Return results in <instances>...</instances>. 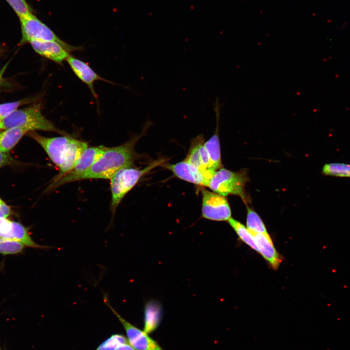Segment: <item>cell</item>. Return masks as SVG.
<instances>
[{"label": "cell", "instance_id": "obj_3", "mask_svg": "<svg viewBox=\"0 0 350 350\" xmlns=\"http://www.w3.org/2000/svg\"><path fill=\"white\" fill-rule=\"evenodd\" d=\"M166 160L156 159L143 169L132 166L124 167L111 176L109 179L111 193L110 210L113 217L123 197L135 187L140 178L156 167L163 165Z\"/></svg>", "mask_w": 350, "mask_h": 350}, {"label": "cell", "instance_id": "obj_20", "mask_svg": "<svg viewBox=\"0 0 350 350\" xmlns=\"http://www.w3.org/2000/svg\"><path fill=\"white\" fill-rule=\"evenodd\" d=\"M128 342L124 336L113 334L100 344L96 350H125Z\"/></svg>", "mask_w": 350, "mask_h": 350}, {"label": "cell", "instance_id": "obj_23", "mask_svg": "<svg viewBox=\"0 0 350 350\" xmlns=\"http://www.w3.org/2000/svg\"><path fill=\"white\" fill-rule=\"evenodd\" d=\"M19 18L33 13L26 0H5Z\"/></svg>", "mask_w": 350, "mask_h": 350}, {"label": "cell", "instance_id": "obj_22", "mask_svg": "<svg viewBox=\"0 0 350 350\" xmlns=\"http://www.w3.org/2000/svg\"><path fill=\"white\" fill-rule=\"evenodd\" d=\"M22 244L0 237V253L3 255L20 253L25 247Z\"/></svg>", "mask_w": 350, "mask_h": 350}, {"label": "cell", "instance_id": "obj_9", "mask_svg": "<svg viewBox=\"0 0 350 350\" xmlns=\"http://www.w3.org/2000/svg\"><path fill=\"white\" fill-rule=\"evenodd\" d=\"M103 300L122 325L127 340L135 350H164L144 331L140 330L124 319L111 305L106 293L103 295Z\"/></svg>", "mask_w": 350, "mask_h": 350}, {"label": "cell", "instance_id": "obj_11", "mask_svg": "<svg viewBox=\"0 0 350 350\" xmlns=\"http://www.w3.org/2000/svg\"><path fill=\"white\" fill-rule=\"evenodd\" d=\"M164 167L179 179L196 185L208 187L214 173L204 172L197 168L185 159L174 164H165Z\"/></svg>", "mask_w": 350, "mask_h": 350}, {"label": "cell", "instance_id": "obj_1", "mask_svg": "<svg viewBox=\"0 0 350 350\" xmlns=\"http://www.w3.org/2000/svg\"><path fill=\"white\" fill-rule=\"evenodd\" d=\"M152 123L148 120L140 135L132 137L127 142L120 145L107 147L89 169L70 178L67 184L87 179H110L119 170L124 167H132L136 158V153L134 150L135 144Z\"/></svg>", "mask_w": 350, "mask_h": 350}, {"label": "cell", "instance_id": "obj_10", "mask_svg": "<svg viewBox=\"0 0 350 350\" xmlns=\"http://www.w3.org/2000/svg\"><path fill=\"white\" fill-rule=\"evenodd\" d=\"M0 237L19 242L24 246L40 249H50L53 246L42 245L33 240L27 228L20 223L0 218Z\"/></svg>", "mask_w": 350, "mask_h": 350}, {"label": "cell", "instance_id": "obj_24", "mask_svg": "<svg viewBox=\"0 0 350 350\" xmlns=\"http://www.w3.org/2000/svg\"><path fill=\"white\" fill-rule=\"evenodd\" d=\"M22 101H17L0 105V118L2 120L3 118L10 115L12 113L17 110L18 107L21 104Z\"/></svg>", "mask_w": 350, "mask_h": 350}, {"label": "cell", "instance_id": "obj_15", "mask_svg": "<svg viewBox=\"0 0 350 350\" xmlns=\"http://www.w3.org/2000/svg\"><path fill=\"white\" fill-rule=\"evenodd\" d=\"M204 143L202 135H198L192 140L190 149L184 159L200 170L207 172L210 171L208 169L209 158Z\"/></svg>", "mask_w": 350, "mask_h": 350}, {"label": "cell", "instance_id": "obj_16", "mask_svg": "<svg viewBox=\"0 0 350 350\" xmlns=\"http://www.w3.org/2000/svg\"><path fill=\"white\" fill-rule=\"evenodd\" d=\"M162 317V308L158 300L147 301L144 307V329L147 333L155 331L159 325Z\"/></svg>", "mask_w": 350, "mask_h": 350}, {"label": "cell", "instance_id": "obj_12", "mask_svg": "<svg viewBox=\"0 0 350 350\" xmlns=\"http://www.w3.org/2000/svg\"><path fill=\"white\" fill-rule=\"evenodd\" d=\"M66 61L77 77L87 85L95 98L97 97L94 88L95 81H103L111 83L99 75L88 63L70 54Z\"/></svg>", "mask_w": 350, "mask_h": 350}, {"label": "cell", "instance_id": "obj_14", "mask_svg": "<svg viewBox=\"0 0 350 350\" xmlns=\"http://www.w3.org/2000/svg\"><path fill=\"white\" fill-rule=\"evenodd\" d=\"M249 232L254 239L258 252L261 254L273 269L278 268L282 259L276 250L268 233H261L250 231Z\"/></svg>", "mask_w": 350, "mask_h": 350}, {"label": "cell", "instance_id": "obj_8", "mask_svg": "<svg viewBox=\"0 0 350 350\" xmlns=\"http://www.w3.org/2000/svg\"><path fill=\"white\" fill-rule=\"evenodd\" d=\"M202 217L215 221H228L231 211L226 196L206 189L202 190Z\"/></svg>", "mask_w": 350, "mask_h": 350}, {"label": "cell", "instance_id": "obj_17", "mask_svg": "<svg viewBox=\"0 0 350 350\" xmlns=\"http://www.w3.org/2000/svg\"><path fill=\"white\" fill-rule=\"evenodd\" d=\"M29 131L20 127H11L0 132V150L8 153Z\"/></svg>", "mask_w": 350, "mask_h": 350}, {"label": "cell", "instance_id": "obj_2", "mask_svg": "<svg viewBox=\"0 0 350 350\" xmlns=\"http://www.w3.org/2000/svg\"><path fill=\"white\" fill-rule=\"evenodd\" d=\"M31 136L44 149L52 162L57 167L61 177L71 170L83 151L88 147L87 142L69 135L45 137L31 131Z\"/></svg>", "mask_w": 350, "mask_h": 350}, {"label": "cell", "instance_id": "obj_7", "mask_svg": "<svg viewBox=\"0 0 350 350\" xmlns=\"http://www.w3.org/2000/svg\"><path fill=\"white\" fill-rule=\"evenodd\" d=\"M107 148L103 145L88 146L83 151L71 170L60 177L54 178L47 190H52L66 184L70 178L87 171L101 157Z\"/></svg>", "mask_w": 350, "mask_h": 350}, {"label": "cell", "instance_id": "obj_4", "mask_svg": "<svg viewBox=\"0 0 350 350\" xmlns=\"http://www.w3.org/2000/svg\"><path fill=\"white\" fill-rule=\"evenodd\" d=\"M15 127L25 129L29 132L41 130L53 132L61 135H69L43 116L40 104L16 110L1 120V129Z\"/></svg>", "mask_w": 350, "mask_h": 350}, {"label": "cell", "instance_id": "obj_18", "mask_svg": "<svg viewBox=\"0 0 350 350\" xmlns=\"http://www.w3.org/2000/svg\"><path fill=\"white\" fill-rule=\"evenodd\" d=\"M228 221L241 240L252 249L258 252L254 239L248 229L242 224L231 218Z\"/></svg>", "mask_w": 350, "mask_h": 350}, {"label": "cell", "instance_id": "obj_27", "mask_svg": "<svg viewBox=\"0 0 350 350\" xmlns=\"http://www.w3.org/2000/svg\"><path fill=\"white\" fill-rule=\"evenodd\" d=\"M1 122V120L0 118V130H1V129H0Z\"/></svg>", "mask_w": 350, "mask_h": 350}, {"label": "cell", "instance_id": "obj_25", "mask_svg": "<svg viewBox=\"0 0 350 350\" xmlns=\"http://www.w3.org/2000/svg\"><path fill=\"white\" fill-rule=\"evenodd\" d=\"M11 213L10 207L0 198V218H7Z\"/></svg>", "mask_w": 350, "mask_h": 350}, {"label": "cell", "instance_id": "obj_5", "mask_svg": "<svg viewBox=\"0 0 350 350\" xmlns=\"http://www.w3.org/2000/svg\"><path fill=\"white\" fill-rule=\"evenodd\" d=\"M247 180L245 172H234L221 168L214 173L208 187L224 196L233 194L245 199L244 188Z\"/></svg>", "mask_w": 350, "mask_h": 350}, {"label": "cell", "instance_id": "obj_13", "mask_svg": "<svg viewBox=\"0 0 350 350\" xmlns=\"http://www.w3.org/2000/svg\"><path fill=\"white\" fill-rule=\"evenodd\" d=\"M29 43L36 52L59 64H62L70 55L68 49L56 41L32 40Z\"/></svg>", "mask_w": 350, "mask_h": 350}, {"label": "cell", "instance_id": "obj_19", "mask_svg": "<svg viewBox=\"0 0 350 350\" xmlns=\"http://www.w3.org/2000/svg\"><path fill=\"white\" fill-rule=\"evenodd\" d=\"M322 171L326 175L350 177V164L336 162L327 163L323 166Z\"/></svg>", "mask_w": 350, "mask_h": 350}, {"label": "cell", "instance_id": "obj_26", "mask_svg": "<svg viewBox=\"0 0 350 350\" xmlns=\"http://www.w3.org/2000/svg\"><path fill=\"white\" fill-rule=\"evenodd\" d=\"M12 158L8 153L0 150V168L12 163Z\"/></svg>", "mask_w": 350, "mask_h": 350}, {"label": "cell", "instance_id": "obj_21", "mask_svg": "<svg viewBox=\"0 0 350 350\" xmlns=\"http://www.w3.org/2000/svg\"><path fill=\"white\" fill-rule=\"evenodd\" d=\"M246 226L247 229L250 231L261 233H267L265 226L260 217L248 207H247Z\"/></svg>", "mask_w": 350, "mask_h": 350}, {"label": "cell", "instance_id": "obj_28", "mask_svg": "<svg viewBox=\"0 0 350 350\" xmlns=\"http://www.w3.org/2000/svg\"><path fill=\"white\" fill-rule=\"evenodd\" d=\"M0 350H1L0 349Z\"/></svg>", "mask_w": 350, "mask_h": 350}, {"label": "cell", "instance_id": "obj_6", "mask_svg": "<svg viewBox=\"0 0 350 350\" xmlns=\"http://www.w3.org/2000/svg\"><path fill=\"white\" fill-rule=\"evenodd\" d=\"M19 18L22 33L20 44L29 43L32 40L53 41L62 44L69 52L78 49V47L71 46L61 39L33 13Z\"/></svg>", "mask_w": 350, "mask_h": 350}]
</instances>
